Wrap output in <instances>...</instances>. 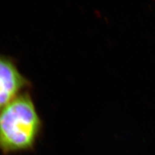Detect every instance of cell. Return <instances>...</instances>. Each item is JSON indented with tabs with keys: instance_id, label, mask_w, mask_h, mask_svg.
<instances>
[{
	"instance_id": "1",
	"label": "cell",
	"mask_w": 155,
	"mask_h": 155,
	"mask_svg": "<svg viewBox=\"0 0 155 155\" xmlns=\"http://www.w3.org/2000/svg\"><path fill=\"white\" fill-rule=\"evenodd\" d=\"M41 127L31 98L18 95L0 111V152L8 155L31 150Z\"/></svg>"
},
{
	"instance_id": "2",
	"label": "cell",
	"mask_w": 155,
	"mask_h": 155,
	"mask_svg": "<svg viewBox=\"0 0 155 155\" xmlns=\"http://www.w3.org/2000/svg\"><path fill=\"white\" fill-rule=\"evenodd\" d=\"M26 84L15 65L0 56V111L18 95Z\"/></svg>"
}]
</instances>
